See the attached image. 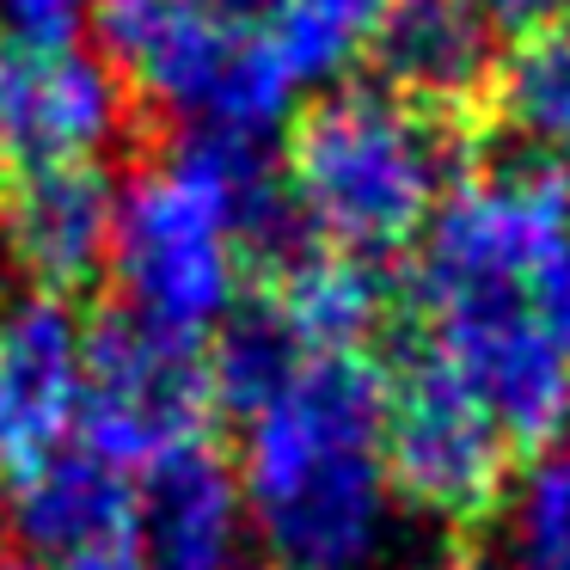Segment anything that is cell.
I'll return each instance as SVG.
<instances>
[{
  "label": "cell",
  "instance_id": "1",
  "mask_svg": "<svg viewBox=\"0 0 570 570\" xmlns=\"http://www.w3.org/2000/svg\"><path fill=\"white\" fill-rule=\"evenodd\" d=\"M386 362L313 356L246 423L239 491L276 570H368L386 546Z\"/></svg>",
  "mask_w": 570,
  "mask_h": 570
},
{
  "label": "cell",
  "instance_id": "2",
  "mask_svg": "<svg viewBox=\"0 0 570 570\" xmlns=\"http://www.w3.org/2000/svg\"><path fill=\"white\" fill-rule=\"evenodd\" d=\"M466 173V124L399 99L381 80L320 92L283 141V190L301 227L368 264L417 246Z\"/></svg>",
  "mask_w": 570,
  "mask_h": 570
},
{
  "label": "cell",
  "instance_id": "3",
  "mask_svg": "<svg viewBox=\"0 0 570 570\" xmlns=\"http://www.w3.org/2000/svg\"><path fill=\"white\" fill-rule=\"evenodd\" d=\"M570 246V173L521 154L503 166H472L442 197L417 246V313L466 301H528L546 258Z\"/></svg>",
  "mask_w": 570,
  "mask_h": 570
},
{
  "label": "cell",
  "instance_id": "4",
  "mask_svg": "<svg viewBox=\"0 0 570 570\" xmlns=\"http://www.w3.org/2000/svg\"><path fill=\"white\" fill-rule=\"evenodd\" d=\"M215 393L209 356L197 337H173L136 313L111 307L87 332V368H80V448L105 466L154 472L160 460L185 454L197 442H215Z\"/></svg>",
  "mask_w": 570,
  "mask_h": 570
},
{
  "label": "cell",
  "instance_id": "5",
  "mask_svg": "<svg viewBox=\"0 0 570 570\" xmlns=\"http://www.w3.org/2000/svg\"><path fill=\"white\" fill-rule=\"evenodd\" d=\"M515 460L521 454L479 405V393L430 344L399 350V362L386 368L381 466L411 509L472 528L503 509Z\"/></svg>",
  "mask_w": 570,
  "mask_h": 570
},
{
  "label": "cell",
  "instance_id": "6",
  "mask_svg": "<svg viewBox=\"0 0 570 570\" xmlns=\"http://www.w3.org/2000/svg\"><path fill=\"white\" fill-rule=\"evenodd\" d=\"M99 62L129 105L185 129H215L239 75L252 19L227 0H92Z\"/></svg>",
  "mask_w": 570,
  "mask_h": 570
},
{
  "label": "cell",
  "instance_id": "7",
  "mask_svg": "<svg viewBox=\"0 0 570 570\" xmlns=\"http://www.w3.org/2000/svg\"><path fill=\"white\" fill-rule=\"evenodd\" d=\"M129 117L136 105L99 56L0 31V190L56 166H99Z\"/></svg>",
  "mask_w": 570,
  "mask_h": 570
},
{
  "label": "cell",
  "instance_id": "8",
  "mask_svg": "<svg viewBox=\"0 0 570 570\" xmlns=\"http://www.w3.org/2000/svg\"><path fill=\"white\" fill-rule=\"evenodd\" d=\"M423 344L479 393L515 454H558L570 442V350L533 320L528 301L423 313Z\"/></svg>",
  "mask_w": 570,
  "mask_h": 570
},
{
  "label": "cell",
  "instance_id": "9",
  "mask_svg": "<svg viewBox=\"0 0 570 570\" xmlns=\"http://www.w3.org/2000/svg\"><path fill=\"white\" fill-rule=\"evenodd\" d=\"M7 521L43 570H148L141 484L87 448H56L7 479Z\"/></svg>",
  "mask_w": 570,
  "mask_h": 570
},
{
  "label": "cell",
  "instance_id": "10",
  "mask_svg": "<svg viewBox=\"0 0 570 570\" xmlns=\"http://www.w3.org/2000/svg\"><path fill=\"white\" fill-rule=\"evenodd\" d=\"M87 332L68 301L26 295L0 313V479L62 448L80 411Z\"/></svg>",
  "mask_w": 570,
  "mask_h": 570
},
{
  "label": "cell",
  "instance_id": "11",
  "mask_svg": "<svg viewBox=\"0 0 570 570\" xmlns=\"http://www.w3.org/2000/svg\"><path fill=\"white\" fill-rule=\"evenodd\" d=\"M117 190L99 166H56L0 190V252L31 295L68 301L111 264Z\"/></svg>",
  "mask_w": 570,
  "mask_h": 570
},
{
  "label": "cell",
  "instance_id": "12",
  "mask_svg": "<svg viewBox=\"0 0 570 570\" xmlns=\"http://www.w3.org/2000/svg\"><path fill=\"white\" fill-rule=\"evenodd\" d=\"M497 75V31L472 0H393L374 31V80L435 117H484Z\"/></svg>",
  "mask_w": 570,
  "mask_h": 570
},
{
  "label": "cell",
  "instance_id": "13",
  "mask_svg": "<svg viewBox=\"0 0 570 570\" xmlns=\"http://www.w3.org/2000/svg\"><path fill=\"white\" fill-rule=\"evenodd\" d=\"M246 491L215 442L141 472V546L148 570H246L239 564Z\"/></svg>",
  "mask_w": 570,
  "mask_h": 570
},
{
  "label": "cell",
  "instance_id": "14",
  "mask_svg": "<svg viewBox=\"0 0 570 570\" xmlns=\"http://www.w3.org/2000/svg\"><path fill=\"white\" fill-rule=\"evenodd\" d=\"M271 307L288 320L307 356H356L386 320V276L368 258L332 246H301L276 276H264Z\"/></svg>",
  "mask_w": 570,
  "mask_h": 570
},
{
  "label": "cell",
  "instance_id": "15",
  "mask_svg": "<svg viewBox=\"0 0 570 570\" xmlns=\"http://www.w3.org/2000/svg\"><path fill=\"white\" fill-rule=\"evenodd\" d=\"M209 356V393H215V411H227V417H258V411H271L276 399L295 386V374L307 368V350H301V337L288 332V320L271 307V295H252L239 301L234 313H227L222 325H215V344L203 350Z\"/></svg>",
  "mask_w": 570,
  "mask_h": 570
},
{
  "label": "cell",
  "instance_id": "16",
  "mask_svg": "<svg viewBox=\"0 0 570 570\" xmlns=\"http://www.w3.org/2000/svg\"><path fill=\"white\" fill-rule=\"evenodd\" d=\"M484 117H497L521 141V154L564 160L570 154V19L552 31H533V38H515L497 56Z\"/></svg>",
  "mask_w": 570,
  "mask_h": 570
},
{
  "label": "cell",
  "instance_id": "17",
  "mask_svg": "<svg viewBox=\"0 0 570 570\" xmlns=\"http://www.w3.org/2000/svg\"><path fill=\"white\" fill-rule=\"evenodd\" d=\"M386 7L393 0H264L252 26L271 43V56L288 68L301 92L337 80L356 56L374 50V31H381Z\"/></svg>",
  "mask_w": 570,
  "mask_h": 570
},
{
  "label": "cell",
  "instance_id": "18",
  "mask_svg": "<svg viewBox=\"0 0 570 570\" xmlns=\"http://www.w3.org/2000/svg\"><path fill=\"white\" fill-rule=\"evenodd\" d=\"M521 570H570V448L546 454L521 484Z\"/></svg>",
  "mask_w": 570,
  "mask_h": 570
},
{
  "label": "cell",
  "instance_id": "19",
  "mask_svg": "<svg viewBox=\"0 0 570 570\" xmlns=\"http://www.w3.org/2000/svg\"><path fill=\"white\" fill-rule=\"evenodd\" d=\"M87 13L92 0H0V31L31 43H68Z\"/></svg>",
  "mask_w": 570,
  "mask_h": 570
},
{
  "label": "cell",
  "instance_id": "20",
  "mask_svg": "<svg viewBox=\"0 0 570 570\" xmlns=\"http://www.w3.org/2000/svg\"><path fill=\"white\" fill-rule=\"evenodd\" d=\"M472 7L497 38H533L570 19V0H472Z\"/></svg>",
  "mask_w": 570,
  "mask_h": 570
},
{
  "label": "cell",
  "instance_id": "21",
  "mask_svg": "<svg viewBox=\"0 0 570 570\" xmlns=\"http://www.w3.org/2000/svg\"><path fill=\"white\" fill-rule=\"evenodd\" d=\"M528 307H533V320L570 350V246L558 252V258H546V271L528 283Z\"/></svg>",
  "mask_w": 570,
  "mask_h": 570
},
{
  "label": "cell",
  "instance_id": "22",
  "mask_svg": "<svg viewBox=\"0 0 570 570\" xmlns=\"http://www.w3.org/2000/svg\"><path fill=\"white\" fill-rule=\"evenodd\" d=\"M423 570H484V564H479L472 552H442L435 564H423Z\"/></svg>",
  "mask_w": 570,
  "mask_h": 570
},
{
  "label": "cell",
  "instance_id": "23",
  "mask_svg": "<svg viewBox=\"0 0 570 570\" xmlns=\"http://www.w3.org/2000/svg\"><path fill=\"white\" fill-rule=\"evenodd\" d=\"M0 570H43L38 558H26V552H0Z\"/></svg>",
  "mask_w": 570,
  "mask_h": 570
},
{
  "label": "cell",
  "instance_id": "24",
  "mask_svg": "<svg viewBox=\"0 0 570 570\" xmlns=\"http://www.w3.org/2000/svg\"><path fill=\"white\" fill-rule=\"evenodd\" d=\"M227 7H234V13H246V19H252V13H258V7H264V0H227Z\"/></svg>",
  "mask_w": 570,
  "mask_h": 570
}]
</instances>
